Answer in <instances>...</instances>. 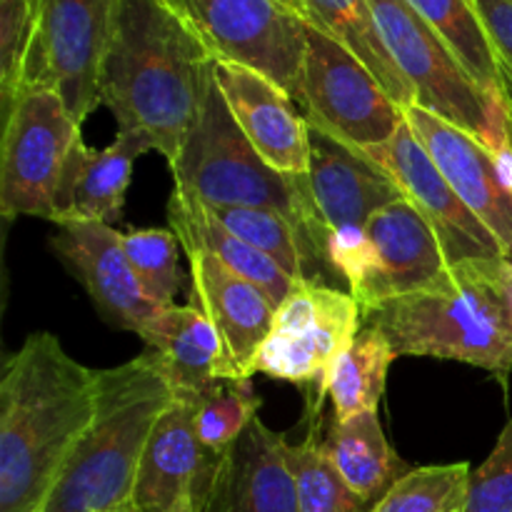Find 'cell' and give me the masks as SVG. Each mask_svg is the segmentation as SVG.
Listing matches in <instances>:
<instances>
[{
	"mask_svg": "<svg viewBox=\"0 0 512 512\" xmlns=\"http://www.w3.org/2000/svg\"><path fill=\"white\" fill-rule=\"evenodd\" d=\"M215 78V58L165 0H118L100 65V105L118 130L178 160Z\"/></svg>",
	"mask_w": 512,
	"mask_h": 512,
	"instance_id": "cell-1",
	"label": "cell"
},
{
	"mask_svg": "<svg viewBox=\"0 0 512 512\" xmlns=\"http://www.w3.org/2000/svg\"><path fill=\"white\" fill-rule=\"evenodd\" d=\"M98 408V370L33 333L0 378V512H40Z\"/></svg>",
	"mask_w": 512,
	"mask_h": 512,
	"instance_id": "cell-2",
	"label": "cell"
},
{
	"mask_svg": "<svg viewBox=\"0 0 512 512\" xmlns=\"http://www.w3.org/2000/svg\"><path fill=\"white\" fill-rule=\"evenodd\" d=\"M173 403L158 353L98 370V408L40 512H130L150 433Z\"/></svg>",
	"mask_w": 512,
	"mask_h": 512,
	"instance_id": "cell-3",
	"label": "cell"
},
{
	"mask_svg": "<svg viewBox=\"0 0 512 512\" xmlns=\"http://www.w3.org/2000/svg\"><path fill=\"white\" fill-rule=\"evenodd\" d=\"M498 260H463L445 285L363 310V323L415 358L468 363L490 373L512 370V318L500 288Z\"/></svg>",
	"mask_w": 512,
	"mask_h": 512,
	"instance_id": "cell-4",
	"label": "cell"
},
{
	"mask_svg": "<svg viewBox=\"0 0 512 512\" xmlns=\"http://www.w3.org/2000/svg\"><path fill=\"white\" fill-rule=\"evenodd\" d=\"M170 170L175 190L208 208H263L285 215L325 263V230L310 200L308 175H285L265 163L235 123L215 78Z\"/></svg>",
	"mask_w": 512,
	"mask_h": 512,
	"instance_id": "cell-5",
	"label": "cell"
},
{
	"mask_svg": "<svg viewBox=\"0 0 512 512\" xmlns=\"http://www.w3.org/2000/svg\"><path fill=\"white\" fill-rule=\"evenodd\" d=\"M363 308L353 293L300 280L275 310L273 330L255 358V373L293 383L308 393V418L318 423L330 373L358 330Z\"/></svg>",
	"mask_w": 512,
	"mask_h": 512,
	"instance_id": "cell-6",
	"label": "cell"
},
{
	"mask_svg": "<svg viewBox=\"0 0 512 512\" xmlns=\"http://www.w3.org/2000/svg\"><path fill=\"white\" fill-rule=\"evenodd\" d=\"M80 125L63 98L48 88H25L3 118L0 140V213L55 218L60 180Z\"/></svg>",
	"mask_w": 512,
	"mask_h": 512,
	"instance_id": "cell-7",
	"label": "cell"
},
{
	"mask_svg": "<svg viewBox=\"0 0 512 512\" xmlns=\"http://www.w3.org/2000/svg\"><path fill=\"white\" fill-rule=\"evenodd\" d=\"M300 105L313 128L355 150L388 143L405 123L403 108L375 75L345 45L310 23L305 28Z\"/></svg>",
	"mask_w": 512,
	"mask_h": 512,
	"instance_id": "cell-8",
	"label": "cell"
},
{
	"mask_svg": "<svg viewBox=\"0 0 512 512\" xmlns=\"http://www.w3.org/2000/svg\"><path fill=\"white\" fill-rule=\"evenodd\" d=\"M215 60L258 70L295 103L305 60V18L280 0H165Z\"/></svg>",
	"mask_w": 512,
	"mask_h": 512,
	"instance_id": "cell-9",
	"label": "cell"
},
{
	"mask_svg": "<svg viewBox=\"0 0 512 512\" xmlns=\"http://www.w3.org/2000/svg\"><path fill=\"white\" fill-rule=\"evenodd\" d=\"M390 58L415 90L420 108L440 115L483 143L488 95L473 83L453 50L408 0H370Z\"/></svg>",
	"mask_w": 512,
	"mask_h": 512,
	"instance_id": "cell-10",
	"label": "cell"
},
{
	"mask_svg": "<svg viewBox=\"0 0 512 512\" xmlns=\"http://www.w3.org/2000/svg\"><path fill=\"white\" fill-rule=\"evenodd\" d=\"M115 3L118 0H43L25 88L58 93L80 128L100 105V65Z\"/></svg>",
	"mask_w": 512,
	"mask_h": 512,
	"instance_id": "cell-11",
	"label": "cell"
},
{
	"mask_svg": "<svg viewBox=\"0 0 512 512\" xmlns=\"http://www.w3.org/2000/svg\"><path fill=\"white\" fill-rule=\"evenodd\" d=\"M195 400L175 398L150 433L135 478L130 512H208L220 455L195 428Z\"/></svg>",
	"mask_w": 512,
	"mask_h": 512,
	"instance_id": "cell-12",
	"label": "cell"
},
{
	"mask_svg": "<svg viewBox=\"0 0 512 512\" xmlns=\"http://www.w3.org/2000/svg\"><path fill=\"white\" fill-rule=\"evenodd\" d=\"M363 153L398 183L405 198L433 225L453 263L503 258L498 240L450 188L428 150L410 130L408 120L395 130L388 143L375 145Z\"/></svg>",
	"mask_w": 512,
	"mask_h": 512,
	"instance_id": "cell-13",
	"label": "cell"
},
{
	"mask_svg": "<svg viewBox=\"0 0 512 512\" xmlns=\"http://www.w3.org/2000/svg\"><path fill=\"white\" fill-rule=\"evenodd\" d=\"M123 233L98 220L58 223L50 245L80 280L105 323L143 338L165 305L148 298L123 248Z\"/></svg>",
	"mask_w": 512,
	"mask_h": 512,
	"instance_id": "cell-14",
	"label": "cell"
},
{
	"mask_svg": "<svg viewBox=\"0 0 512 512\" xmlns=\"http://www.w3.org/2000/svg\"><path fill=\"white\" fill-rule=\"evenodd\" d=\"M365 230L373 248V270L355 293L363 310L440 288L453 275L455 263L445 253L443 240L408 198L375 213Z\"/></svg>",
	"mask_w": 512,
	"mask_h": 512,
	"instance_id": "cell-15",
	"label": "cell"
},
{
	"mask_svg": "<svg viewBox=\"0 0 512 512\" xmlns=\"http://www.w3.org/2000/svg\"><path fill=\"white\" fill-rule=\"evenodd\" d=\"M215 80L235 123L265 163L285 175H308L310 125L295 110V100L245 65L215 60Z\"/></svg>",
	"mask_w": 512,
	"mask_h": 512,
	"instance_id": "cell-16",
	"label": "cell"
},
{
	"mask_svg": "<svg viewBox=\"0 0 512 512\" xmlns=\"http://www.w3.org/2000/svg\"><path fill=\"white\" fill-rule=\"evenodd\" d=\"M403 115L450 188L493 233L503 258L512 260V195L500 185L488 150L470 133L420 105L405 108Z\"/></svg>",
	"mask_w": 512,
	"mask_h": 512,
	"instance_id": "cell-17",
	"label": "cell"
},
{
	"mask_svg": "<svg viewBox=\"0 0 512 512\" xmlns=\"http://www.w3.org/2000/svg\"><path fill=\"white\" fill-rule=\"evenodd\" d=\"M308 188L325 233L348 225L365 228L375 213L405 198L398 183L363 150L348 148L313 125Z\"/></svg>",
	"mask_w": 512,
	"mask_h": 512,
	"instance_id": "cell-18",
	"label": "cell"
},
{
	"mask_svg": "<svg viewBox=\"0 0 512 512\" xmlns=\"http://www.w3.org/2000/svg\"><path fill=\"white\" fill-rule=\"evenodd\" d=\"M185 255L193 278L190 298L213 320L238 380H250L255 358L273 330L275 305L258 285L235 275L205 250L185 248Z\"/></svg>",
	"mask_w": 512,
	"mask_h": 512,
	"instance_id": "cell-19",
	"label": "cell"
},
{
	"mask_svg": "<svg viewBox=\"0 0 512 512\" xmlns=\"http://www.w3.org/2000/svg\"><path fill=\"white\" fill-rule=\"evenodd\" d=\"M208 512H300L285 435L255 418L220 460Z\"/></svg>",
	"mask_w": 512,
	"mask_h": 512,
	"instance_id": "cell-20",
	"label": "cell"
},
{
	"mask_svg": "<svg viewBox=\"0 0 512 512\" xmlns=\"http://www.w3.org/2000/svg\"><path fill=\"white\" fill-rule=\"evenodd\" d=\"M140 340L158 353L175 398L198 403L223 383H248L238 380L213 320L193 298L165 305Z\"/></svg>",
	"mask_w": 512,
	"mask_h": 512,
	"instance_id": "cell-21",
	"label": "cell"
},
{
	"mask_svg": "<svg viewBox=\"0 0 512 512\" xmlns=\"http://www.w3.org/2000/svg\"><path fill=\"white\" fill-rule=\"evenodd\" d=\"M148 150L150 145L140 135L125 130H118L113 143L105 148H90L80 138L65 163L53 223H115L123 215L135 158Z\"/></svg>",
	"mask_w": 512,
	"mask_h": 512,
	"instance_id": "cell-22",
	"label": "cell"
},
{
	"mask_svg": "<svg viewBox=\"0 0 512 512\" xmlns=\"http://www.w3.org/2000/svg\"><path fill=\"white\" fill-rule=\"evenodd\" d=\"M168 223L170 230L178 235L180 248H198L218 258L235 275L258 285L275 305V310L293 293L295 280L273 258L223 228L203 203L188 198L180 190H173L168 200Z\"/></svg>",
	"mask_w": 512,
	"mask_h": 512,
	"instance_id": "cell-23",
	"label": "cell"
},
{
	"mask_svg": "<svg viewBox=\"0 0 512 512\" xmlns=\"http://www.w3.org/2000/svg\"><path fill=\"white\" fill-rule=\"evenodd\" d=\"M320 448L340 478L370 505L378 503L395 480L408 473L403 460L390 448L378 413L333 420Z\"/></svg>",
	"mask_w": 512,
	"mask_h": 512,
	"instance_id": "cell-24",
	"label": "cell"
},
{
	"mask_svg": "<svg viewBox=\"0 0 512 512\" xmlns=\"http://www.w3.org/2000/svg\"><path fill=\"white\" fill-rule=\"evenodd\" d=\"M300 15L305 23L315 25L325 35L345 45L375 75V80L400 108L405 110L418 105L415 90L410 88L380 38L370 0H300Z\"/></svg>",
	"mask_w": 512,
	"mask_h": 512,
	"instance_id": "cell-25",
	"label": "cell"
},
{
	"mask_svg": "<svg viewBox=\"0 0 512 512\" xmlns=\"http://www.w3.org/2000/svg\"><path fill=\"white\" fill-rule=\"evenodd\" d=\"M395 358L398 353L388 338L378 328L363 323L330 373L328 398L333 403L335 420H350L360 413H378L388 383V370Z\"/></svg>",
	"mask_w": 512,
	"mask_h": 512,
	"instance_id": "cell-26",
	"label": "cell"
},
{
	"mask_svg": "<svg viewBox=\"0 0 512 512\" xmlns=\"http://www.w3.org/2000/svg\"><path fill=\"white\" fill-rule=\"evenodd\" d=\"M408 3L433 25L435 33L445 40L465 73L485 95H505L498 55L475 0H408Z\"/></svg>",
	"mask_w": 512,
	"mask_h": 512,
	"instance_id": "cell-27",
	"label": "cell"
},
{
	"mask_svg": "<svg viewBox=\"0 0 512 512\" xmlns=\"http://www.w3.org/2000/svg\"><path fill=\"white\" fill-rule=\"evenodd\" d=\"M208 208V205H205ZM210 215L218 220L223 228H228L230 233L243 238L245 243H250L253 248H258L260 253H265L268 258H273L295 283L300 280H313L310 270L318 268V263H323L318 253H315L313 245L308 243V238L303 235V230L288 220L285 215L275 213V210H263V208H208ZM315 283V280H313Z\"/></svg>",
	"mask_w": 512,
	"mask_h": 512,
	"instance_id": "cell-28",
	"label": "cell"
},
{
	"mask_svg": "<svg viewBox=\"0 0 512 512\" xmlns=\"http://www.w3.org/2000/svg\"><path fill=\"white\" fill-rule=\"evenodd\" d=\"M288 460L298 488L300 512H373L330 465L320 448L318 423L303 443H288Z\"/></svg>",
	"mask_w": 512,
	"mask_h": 512,
	"instance_id": "cell-29",
	"label": "cell"
},
{
	"mask_svg": "<svg viewBox=\"0 0 512 512\" xmlns=\"http://www.w3.org/2000/svg\"><path fill=\"white\" fill-rule=\"evenodd\" d=\"M470 465H425L400 475L373 512H463Z\"/></svg>",
	"mask_w": 512,
	"mask_h": 512,
	"instance_id": "cell-30",
	"label": "cell"
},
{
	"mask_svg": "<svg viewBox=\"0 0 512 512\" xmlns=\"http://www.w3.org/2000/svg\"><path fill=\"white\" fill-rule=\"evenodd\" d=\"M43 0H0V105L3 118L25 88Z\"/></svg>",
	"mask_w": 512,
	"mask_h": 512,
	"instance_id": "cell-31",
	"label": "cell"
},
{
	"mask_svg": "<svg viewBox=\"0 0 512 512\" xmlns=\"http://www.w3.org/2000/svg\"><path fill=\"white\" fill-rule=\"evenodd\" d=\"M120 238L135 278L140 280L148 298L158 305H175L183 285L178 265V235L165 228H140L128 230Z\"/></svg>",
	"mask_w": 512,
	"mask_h": 512,
	"instance_id": "cell-32",
	"label": "cell"
},
{
	"mask_svg": "<svg viewBox=\"0 0 512 512\" xmlns=\"http://www.w3.org/2000/svg\"><path fill=\"white\" fill-rule=\"evenodd\" d=\"M195 408V428L200 440L213 455L223 458L235 440L258 418L260 398H255L248 383H223L213 393L198 400Z\"/></svg>",
	"mask_w": 512,
	"mask_h": 512,
	"instance_id": "cell-33",
	"label": "cell"
},
{
	"mask_svg": "<svg viewBox=\"0 0 512 512\" xmlns=\"http://www.w3.org/2000/svg\"><path fill=\"white\" fill-rule=\"evenodd\" d=\"M463 512H512V418L493 453L470 473Z\"/></svg>",
	"mask_w": 512,
	"mask_h": 512,
	"instance_id": "cell-34",
	"label": "cell"
},
{
	"mask_svg": "<svg viewBox=\"0 0 512 512\" xmlns=\"http://www.w3.org/2000/svg\"><path fill=\"white\" fill-rule=\"evenodd\" d=\"M325 263L345 278L350 293H358L373 270V248H370L368 230L358 225L335 228L325 233Z\"/></svg>",
	"mask_w": 512,
	"mask_h": 512,
	"instance_id": "cell-35",
	"label": "cell"
},
{
	"mask_svg": "<svg viewBox=\"0 0 512 512\" xmlns=\"http://www.w3.org/2000/svg\"><path fill=\"white\" fill-rule=\"evenodd\" d=\"M475 5L498 55L505 95L512 103V0H475Z\"/></svg>",
	"mask_w": 512,
	"mask_h": 512,
	"instance_id": "cell-36",
	"label": "cell"
},
{
	"mask_svg": "<svg viewBox=\"0 0 512 512\" xmlns=\"http://www.w3.org/2000/svg\"><path fill=\"white\" fill-rule=\"evenodd\" d=\"M490 158H493V168H495V175H498L500 185L505 188V193L512 195V143L503 145V148H500L495 155H490Z\"/></svg>",
	"mask_w": 512,
	"mask_h": 512,
	"instance_id": "cell-37",
	"label": "cell"
},
{
	"mask_svg": "<svg viewBox=\"0 0 512 512\" xmlns=\"http://www.w3.org/2000/svg\"><path fill=\"white\" fill-rule=\"evenodd\" d=\"M500 288H503L505 303H508L512 318V260H503V265H500Z\"/></svg>",
	"mask_w": 512,
	"mask_h": 512,
	"instance_id": "cell-38",
	"label": "cell"
},
{
	"mask_svg": "<svg viewBox=\"0 0 512 512\" xmlns=\"http://www.w3.org/2000/svg\"><path fill=\"white\" fill-rule=\"evenodd\" d=\"M280 3H285L288 8H293L295 13H300V0H280Z\"/></svg>",
	"mask_w": 512,
	"mask_h": 512,
	"instance_id": "cell-39",
	"label": "cell"
}]
</instances>
